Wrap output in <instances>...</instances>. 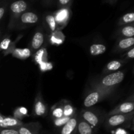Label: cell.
Masks as SVG:
<instances>
[{"label": "cell", "instance_id": "obj_19", "mask_svg": "<svg viewBox=\"0 0 134 134\" xmlns=\"http://www.w3.org/2000/svg\"><path fill=\"white\" fill-rule=\"evenodd\" d=\"M64 101L56 103L51 108V117L52 120L63 117L64 116Z\"/></svg>", "mask_w": 134, "mask_h": 134}, {"label": "cell", "instance_id": "obj_22", "mask_svg": "<svg viewBox=\"0 0 134 134\" xmlns=\"http://www.w3.org/2000/svg\"><path fill=\"white\" fill-rule=\"evenodd\" d=\"M64 116L71 117V116H73L76 113L75 109L73 107V105L71 103H64Z\"/></svg>", "mask_w": 134, "mask_h": 134}, {"label": "cell", "instance_id": "obj_18", "mask_svg": "<svg viewBox=\"0 0 134 134\" xmlns=\"http://www.w3.org/2000/svg\"><path fill=\"white\" fill-rule=\"evenodd\" d=\"M77 133L78 134H94L95 130L94 128L89 124L87 121L82 119L79 114V119L78 128H77Z\"/></svg>", "mask_w": 134, "mask_h": 134}, {"label": "cell", "instance_id": "obj_15", "mask_svg": "<svg viewBox=\"0 0 134 134\" xmlns=\"http://www.w3.org/2000/svg\"><path fill=\"white\" fill-rule=\"evenodd\" d=\"M134 37V26L132 24L124 25L120 26L116 31L114 37L116 39Z\"/></svg>", "mask_w": 134, "mask_h": 134}, {"label": "cell", "instance_id": "obj_28", "mask_svg": "<svg viewBox=\"0 0 134 134\" xmlns=\"http://www.w3.org/2000/svg\"><path fill=\"white\" fill-rule=\"evenodd\" d=\"M118 0H103V2L105 3H108L110 5H114Z\"/></svg>", "mask_w": 134, "mask_h": 134}, {"label": "cell", "instance_id": "obj_5", "mask_svg": "<svg viewBox=\"0 0 134 134\" xmlns=\"http://www.w3.org/2000/svg\"><path fill=\"white\" fill-rule=\"evenodd\" d=\"M39 22V15L31 10H26L22 13L16 22L14 29L22 30L31 26H35Z\"/></svg>", "mask_w": 134, "mask_h": 134}, {"label": "cell", "instance_id": "obj_26", "mask_svg": "<svg viewBox=\"0 0 134 134\" xmlns=\"http://www.w3.org/2000/svg\"><path fill=\"white\" fill-rule=\"evenodd\" d=\"M0 134H20L18 129L15 128H1Z\"/></svg>", "mask_w": 134, "mask_h": 134}, {"label": "cell", "instance_id": "obj_25", "mask_svg": "<svg viewBox=\"0 0 134 134\" xmlns=\"http://www.w3.org/2000/svg\"><path fill=\"white\" fill-rule=\"evenodd\" d=\"M58 6L60 9L62 8H68L71 5L73 0H57Z\"/></svg>", "mask_w": 134, "mask_h": 134}, {"label": "cell", "instance_id": "obj_27", "mask_svg": "<svg viewBox=\"0 0 134 134\" xmlns=\"http://www.w3.org/2000/svg\"><path fill=\"white\" fill-rule=\"evenodd\" d=\"M7 1H4V2H1V7H0V20L1 21L2 20L3 18L4 15H5V11L7 9Z\"/></svg>", "mask_w": 134, "mask_h": 134}, {"label": "cell", "instance_id": "obj_17", "mask_svg": "<svg viewBox=\"0 0 134 134\" xmlns=\"http://www.w3.org/2000/svg\"><path fill=\"white\" fill-rule=\"evenodd\" d=\"M125 62H126L124 61V60H122V59L121 60H115L110 61L104 67L103 71H102V74H103V75H104L109 74V73L118 71V70L123 66Z\"/></svg>", "mask_w": 134, "mask_h": 134}, {"label": "cell", "instance_id": "obj_6", "mask_svg": "<svg viewBox=\"0 0 134 134\" xmlns=\"http://www.w3.org/2000/svg\"><path fill=\"white\" fill-rule=\"evenodd\" d=\"M80 115L82 119L91 124L94 128H98L102 123L105 121V118L103 117L102 114L100 113L99 111L91 107L81 110Z\"/></svg>", "mask_w": 134, "mask_h": 134}, {"label": "cell", "instance_id": "obj_7", "mask_svg": "<svg viewBox=\"0 0 134 134\" xmlns=\"http://www.w3.org/2000/svg\"><path fill=\"white\" fill-rule=\"evenodd\" d=\"M48 113V106L44 101L40 89L36 94L34 104V115L39 117H44Z\"/></svg>", "mask_w": 134, "mask_h": 134}, {"label": "cell", "instance_id": "obj_1", "mask_svg": "<svg viewBox=\"0 0 134 134\" xmlns=\"http://www.w3.org/2000/svg\"><path fill=\"white\" fill-rule=\"evenodd\" d=\"M124 72L118 71L104 75L103 77L96 79L91 82L92 87L105 90H115L124 79Z\"/></svg>", "mask_w": 134, "mask_h": 134}, {"label": "cell", "instance_id": "obj_33", "mask_svg": "<svg viewBox=\"0 0 134 134\" xmlns=\"http://www.w3.org/2000/svg\"><path fill=\"white\" fill-rule=\"evenodd\" d=\"M133 73L134 74V67H133Z\"/></svg>", "mask_w": 134, "mask_h": 134}, {"label": "cell", "instance_id": "obj_3", "mask_svg": "<svg viewBox=\"0 0 134 134\" xmlns=\"http://www.w3.org/2000/svg\"><path fill=\"white\" fill-rule=\"evenodd\" d=\"M115 90H105L92 87L91 90L87 93L83 101V105L85 108H90L96 105L105 98L109 97Z\"/></svg>", "mask_w": 134, "mask_h": 134}, {"label": "cell", "instance_id": "obj_9", "mask_svg": "<svg viewBox=\"0 0 134 134\" xmlns=\"http://www.w3.org/2000/svg\"><path fill=\"white\" fill-rule=\"evenodd\" d=\"M44 42V34L41 27H38L34 33L30 43V48L33 52H35L40 49Z\"/></svg>", "mask_w": 134, "mask_h": 134}, {"label": "cell", "instance_id": "obj_14", "mask_svg": "<svg viewBox=\"0 0 134 134\" xmlns=\"http://www.w3.org/2000/svg\"><path fill=\"white\" fill-rule=\"evenodd\" d=\"M42 126L39 122L23 124L18 128L20 134H39Z\"/></svg>", "mask_w": 134, "mask_h": 134}, {"label": "cell", "instance_id": "obj_12", "mask_svg": "<svg viewBox=\"0 0 134 134\" xmlns=\"http://www.w3.org/2000/svg\"><path fill=\"white\" fill-rule=\"evenodd\" d=\"M24 123L21 120L12 116H3L0 119V126L1 128H15L18 129Z\"/></svg>", "mask_w": 134, "mask_h": 134}, {"label": "cell", "instance_id": "obj_11", "mask_svg": "<svg viewBox=\"0 0 134 134\" xmlns=\"http://www.w3.org/2000/svg\"><path fill=\"white\" fill-rule=\"evenodd\" d=\"M54 14L56 18L58 26L60 28L64 27L69 22V16H70L69 7L62 8Z\"/></svg>", "mask_w": 134, "mask_h": 134}, {"label": "cell", "instance_id": "obj_30", "mask_svg": "<svg viewBox=\"0 0 134 134\" xmlns=\"http://www.w3.org/2000/svg\"><path fill=\"white\" fill-rule=\"evenodd\" d=\"M54 0H43L44 1V3L46 4V5H48V4L51 3L52 2H53Z\"/></svg>", "mask_w": 134, "mask_h": 134}, {"label": "cell", "instance_id": "obj_21", "mask_svg": "<svg viewBox=\"0 0 134 134\" xmlns=\"http://www.w3.org/2000/svg\"><path fill=\"white\" fill-rule=\"evenodd\" d=\"M134 22V11L126 13L122 16L119 18L118 21V25L119 26H124V25L132 24Z\"/></svg>", "mask_w": 134, "mask_h": 134}, {"label": "cell", "instance_id": "obj_29", "mask_svg": "<svg viewBox=\"0 0 134 134\" xmlns=\"http://www.w3.org/2000/svg\"><path fill=\"white\" fill-rule=\"evenodd\" d=\"M126 101H128V102H134V93L132 95H131L130 96L128 97Z\"/></svg>", "mask_w": 134, "mask_h": 134}, {"label": "cell", "instance_id": "obj_16", "mask_svg": "<svg viewBox=\"0 0 134 134\" xmlns=\"http://www.w3.org/2000/svg\"><path fill=\"white\" fill-rule=\"evenodd\" d=\"M43 22H44V26L46 30L51 34L56 32V30L58 29V26L54 14H52V13L46 14L44 16Z\"/></svg>", "mask_w": 134, "mask_h": 134}, {"label": "cell", "instance_id": "obj_34", "mask_svg": "<svg viewBox=\"0 0 134 134\" xmlns=\"http://www.w3.org/2000/svg\"><path fill=\"white\" fill-rule=\"evenodd\" d=\"M132 25H133V26H134V22H133V23H132Z\"/></svg>", "mask_w": 134, "mask_h": 134}, {"label": "cell", "instance_id": "obj_8", "mask_svg": "<svg viewBox=\"0 0 134 134\" xmlns=\"http://www.w3.org/2000/svg\"><path fill=\"white\" fill-rule=\"evenodd\" d=\"M134 47V37L116 39L113 52L115 54H122Z\"/></svg>", "mask_w": 134, "mask_h": 134}, {"label": "cell", "instance_id": "obj_23", "mask_svg": "<svg viewBox=\"0 0 134 134\" xmlns=\"http://www.w3.org/2000/svg\"><path fill=\"white\" fill-rule=\"evenodd\" d=\"M71 117L70 116H64L63 117L59 118V119H56L53 120L54 125L56 127V128H60L62 127L63 126L65 125L67 122L69 120V119Z\"/></svg>", "mask_w": 134, "mask_h": 134}, {"label": "cell", "instance_id": "obj_13", "mask_svg": "<svg viewBox=\"0 0 134 134\" xmlns=\"http://www.w3.org/2000/svg\"><path fill=\"white\" fill-rule=\"evenodd\" d=\"M134 111V102H128L126 101L125 102L120 103L115 108L111 110L107 116L109 115H116V114H126L130 113Z\"/></svg>", "mask_w": 134, "mask_h": 134}, {"label": "cell", "instance_id": "obj_10", "mask_svg": "<svg viewBox=\"0 0 134 134\" xmlns=\"http://www.w3.org/2000/svg\"><path fill=\"white\" fill-rule=\"evenodd\" d=\"M79 119V115H77V113L75 114L69 119V121L62 127L60 134H77Z\"/></svg>", "mask_w": 134, "mask_h": 134}, {"label": "cell", "instance_id": "obj_20", "mask_svg": "<svg viewBox=\"0 0 134 134\" xmlns=\"http://www.w3.org/2000/svg\"><path fill=\"white\" fill-rule=\"evenodd\" d=\"M107 51V47L102 43H94L89 48V52L93 56H99L105 53Z\"/></svg>", "mask_w": 134, "mask_h": 134}, {"label": "cell", "instance_id": "obj_31", "mask_svg": "<svg viewBox=\"0 0 134 134\" xmlns=\"http://www.w3.org/2000/svg\"><path fill=\"white\" fill-rule=\"evenodd\" d=\"M134 125V116H133V120H132V126Z\"/></svg>", "mask_w": 134, "mask_h": 134}, {"label": "cell", "instance_id": "obj_4", "mask_svg": "<svg viewBox=\"0 0 134 134\" xmlns=\"http://www.w3.org/2000/svg\"><path fill=\"white\" fill-rule=\"evenodd\" d=\"M28 4L24 0H16L12 3L9 7L10 19L8 24V30H13L15 27L16 22L20 16L27 10Z\"/></svg>", "mask_w": 134, "mask_h": 134}, {"label": "cell", "instance_id": "obj_24", "mask_svg": "<svg viewBox=\"0 0 134 134\" xmlns=\"http://www.w3.org/2000/svg\"><path fill=\"white\" fill-rule=\"evenodd\" d=\"M120 58L122 60H124L126 62L134 59V47L133 48L128 50L126 52L121 54V55H120Z\"/></svg>", "mask_w": 134, "mask_h": 134}, {"label": "cell", "instance_id": "obj_2", "mask_svg": "<svg viewBox=\"0 0 134 134\" xmlns=\"http://www.w3.org/2000/svg\"><path fill=\"white\" fill-rule=\"evenodd\" d=\"M134 116V111L126 114H116L107 116L104 121V127L112 130L117 127H131Z\"/></svg>", "mask_w": 134, "mask_h": 134}, {"label": "cell", "instance_id": "obj_32", "mask_svg": "<svg viewBox=\"0 0 134 134\" xmlns=\"http://www.w3.org/2000/svg\"><path fill=\"white\" fill-rule=\"evenodd\" d=\"M131 129H132L133 131H134V125L132 126H131Z\"/></svg>", "mask_w": 134, "mask_h": 134}]
</instances>
